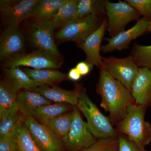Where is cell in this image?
<instances>
[{
    "label": "cell",
    "mask_w": 151,
    "mask_h": 151,
    "mask_svg": "<svg viewBox=\"0 0 151 151\" xmlns=\"http://www.w3.org/2000/svg\"><path fill=\"white\" fill-rule=\"evenodd\" d=\"M96 91L101 96V105L109 113L113 125H116L124 119L129 106L136 103L131 90L110 75L102 66Z\"/></svg>",
    "instance_id": "obj_1"
},
{
    "label": "cell",
    "mask_w": 151,
    "mask_h": 151,
    "mask_svg": "<svg viewBox=\"0 0 151 151\" xmlns=\"http://www.w3.org/2000/svg\"><path fill=\"white\" fill-rule=\"evenodd\" d=\"M147 108L136 103L132 104L124 119L116 125L118 133L126 135L140 148L145 149L151 142V125L145 120Z\"/></svg>",
    "instance_id": "obj_2"
},
{
    "label": "cell",
    "mask_w": 151,
    "mask_h": 151,
    "mask_svg": "<svg viewBox=\"0 0 151 151\" xmlns=\"http://www.w3.org/2000/svg\"><path fill=\"white\" fill-rule=\"evenodd\" d=\"M77 107L86 117L90 132L97 139L118 138L119 133L113 128L109 118L100 112L82 87L79 93Z\"/></svg>",
    "instance_id": "obj_3"
},
{
    "label": "cell",
    "mask_w": 151,
    "mask_h": 151,
    "mask_svg": "<svg viewBox=\"0 0 151 151\" xmlns=\"http://www.w3.org/2000/svg\"><path fill=\"white\" fill-rule=\"evenodd\" d=\"M104 19H100L99 16L92 14L76 19L61 27L55 37L59 40L71 41L79 44L100 27Z\"/></svg>",
    "instance_id": "obj_4"
},
{
    "label": "cell",
    "mask_w": 151,
    "mask_h": 151,
    "mask_svg": "<svg viewBox=\"0 0 151 151\" xmlns=\"http://www.w3.org/2000/svg\"><path fill=\"white\" fill-rule=\"evenodd\" d=\"M106 9L107 29L111 37L125 31L129 23L139 19L141 16L139 13L126 1L112 3L106 0Z\"/></svg>",
    "instance_id": "obj_5"
},
{
    "label": "cell",
    "mask_w": 151,
    "mask_h": 151,
    "mask_svg": "<svg viewBox=\"0 0 151 151\" xmlns=\"http://www.w3.org/2000/svg\"><path fill=\"white\" fill-rule=\"evenodd\" d=\"M73 122L70 131L62 140L69 150L79 151L89 147L97 139L91 133L87 123L82 120L77 106L73 107Z\"/></svg>",
    "instance_id": "obj_6"
},
{
    "label": "cell",
    "mask_w": 151,
    "mask_h": 151,
    "mask_svg": "<svg viewBox=\"0 0 151 151\" xmlns=\"http://www.w3.org/2000/svg\"><path fill=\"white\" fill-rule=\"evenodd\" d=\"M103 67L112 77L132 90L139 72V66L131 55L124 58L102 56Z\"/></svg>",
    "instance_id": "obj_7"
},
{
    "label": "cell",
    "mask_w": 151,
    "mask_h": 151,
    "mask_svg": "<svg viewBox=\"0 0 151 151\" xmlns=\"http://www.w3.org/2000/svg\"><path fill=\"white\" fill-rule=\"evenodd\" d=\"M3 61L6 68L24 66L35 69H57L62 65L58 58L39 49L28 54L21 53Z\"/></svg>",
    "instance_id": "obj_8"
},
{
    "label": "cell",
    "mask_w": 151,
    "mask_h": 151,
    "mask_svg": "<svg viewBox=\"0 0 151 151\" xmlns=\"http://www.w3.org/2000/svg\"><path fill=\"white\" fill-rule=\"evenodd\" d=\"M55 28L51 20L35 22L31 27L30 38L32 43L37 49L59 58L60 53L54 40Z\"/></svg>",
    "instance_id": "obj_9"
},
{
    "label": "cell",
    "mask_w": 151,
    "mask_h": 151,
    "mask_svg": "<svg viewBox=\"0 0 151 151\" xmlns=\"http://www.w3.org/2000/svg\"><path fill=\"white\" fill-rule=\"evenodd\" d=\"M24 120L34 140L42 151H63L62 139L55 135L34 117H24Z\"/></svg>",
    "instance_id": "obj_10"
},
{
    "label": "cell",
    "mask_w": 151,
    "mask_h": 151,
    "mask_svg": "<svg viewBox=\"0 0 151 151\" xmlns=\"http://www.w3.org/2000/svg\"><path fill=\"white\" fill-rule=\"evenodd\" d=\"M150 23V21L143 17L138 20L137 23L129 29L120 33L114 37L105 39L108 43L101 46V51L107 53L116 50L128 49L132 40L147 32Z\"/></svg>",
    "instance_id": "obj_11"
},
{
    "label": "cell",
    "mask_w": 151,
    "mask_h": 151,
    "mask_svg": "<svg viewBox=\"0 0 151 151\" xmlns=\"http://www.w3.org/2000/svg\"><path fill=\"white\" fill-rule=\"evenodd\" d=\"M25 38L19 26H8L0 38V57L2 60L21 53L24 49Z\"/></svg>",
    "instance_id": "obj_12"
},
{
    "label": "cell",
    "mask_w": 151,
    "mask_h": 151,
    "mask_svg": "<svg viewBox=\"0 0 151 151\" xmlns=\"http://www.w3.org/2000/svg\"><path fill=\"white\" fill-rule=\"evenodd\" d=\"M107 27L108 19L105 18L100 27L88 36L83 42L77 45L86 54L85 61L92 66L96 65L100 69L103 66L100 52L101 42Z\"/></svg>",
    "instance_id": "obj_13"
},
{
    "label": "cell",
    "mask_w": 151,
    "mask_h": 151,
    "mask_svg": "<svg viewBox=\"0 0 151 151\" xmlns=\"http://www.w3.org/2000/svg\"><path fill=\"white\" fill-rule=\"evenodd\" d=\"M82 87L81 84L75 83L73 90H66L55 85H40L29 90L36 92L52 102L68 103L74 106H77Z\"/></svg>",
    "instance_id": "obj_14"
},
{
    "label": "cell",
    "mask_w": 151,
    "mask_h": 151,
    "mask_svg": "<svg viewBox=\"0 0 151 151\" xmlns=\"http://www.w3.org/2000/svg\"><path fill=\"white\" fill-rule=\"evenodd\" d=\"M132 96L136 103L151 108V71L140 68L132 86Z\"/></svg>",
    "instance_id": "obj_15"
},
{
    "label": "cell",
    "mask_w": 151,
    "mask_h": 151,
    "mask_svg": "<svg viewBox=\"0 0 151 151\" xmlns=\"http://www.w3.org/2000/svg\"><path fill=\"white\" fill-rule=\"evenodd\" d=\"M39 0H22L1 11L3 19L8 26H16L31 17L34 7Z\"/></svg>",
    "instance_id": "obj_16"
},
{
    "label": "cell",
    "mask_w": 151,
    "mask_h": 151,
    "mask_svg": "<svg viewBox=\"0 0 151 151\" xmlns=\"http://www.w3.org/2000/svg\"><path fill=\"white\" fill-rule=\"evenodd\" d=\"M17 102L18 111L24 117H34L40 107L53 103L40 94L29 90L18 92Z\"/></svg>",
    "instance_id": "obj_17"
},
{
    "label": "cell",
    "mask_w": 151,
    "mask_h": 151,
    "mask_svg": "<svg viewBox=\"0 0 151 151\" xmlns=\"http://www.w3.org/2000/svg\"><path fill=\"white\" fill-rule=\"evenodd\" d=\"M16 91L6 81L0 83V119L1 121L18 113Z\"/></svg>",
    "instance_id": "obj_18"
},
{
    "label": "cell",
    "mask_w": 151,
    "mask_h": 151,
    "mask_svg": "<svg viewBox=\"0 0 151 151\" xmlns=\"http://www.w3.org/2000/svg\"><path fill=\"white\" fill-rule=\"evenodd\" d=\"M29 76L33 79L38 86L47 85L53 86L67 79L68 75L57 69H30L24 68L22 69Z\"/></svg>",
    "instance_id": "obj_19"
},
{
    "label": "cell",
    "mask_w": 151,
    "mask_h": 151,
    "mask_svg": "<svg viewBox=\"0 0 151 151\" xmlns=\"http://www.w3.org/2000/svg\"><path fill=\"white\" fill-rule=\"evenodd\" d=\"M67 0H39L33 9L31 17L36 22L51 20Z\"/></svg>",
    "instance_id": "obj_20"
},
{
    "label": "cell",
    "mask_w": 151,
    "mask_h": 151,
    "mask_svg": "<svg viewBox=\"0 0 151 151\" xmlns=\"http://www.w3.org/2000/svg\"><path fill=\"white\" fill-rule=\"evenodd\" d=\"M4 74L7 82L17 92L22 89L29 90L38 86L35 81L30 78L19 66L6 68Z\"/></svg>",
    "instance_id": "obj_21"
},
{
    "label": "cell",
    "mask_w": 151,
    "mask_h": 151,
    "mask_svg": "<svg viewBox=\"0 0 151 151\" xmlns=\"http://www.w3.org/2000/svg\"><path fill=\"white\" fill-rule=\"evenodd\" d=\"M70 106L73 105L64 103L43 105L37 110L34 117L44 125L57 117L68 113Z\"/></svg>",
    "instance_id": "obj_22"
},
{
    "label": "cell",
    "mask_w": 151,
    "mask_h": 151,
    "mask_svg": "<svg viewBox=\"0 0 151 151\" xmlns=\"http://www.w3.org/2000/svg\"><path fill=\"white\" fill-rule=\"evenodd\" d=\"M78 0H67L51 19L55 28L62 27L76 19Z\"/></svg>",
    "instance_id": "obj_23"
},
{
    "label": "cell",
    "mask_w": 151,
    "mask_h": 151,
    "mask_svg": "<svg viewBox=\"0 0 151 151\" xmlns=\"http://www.w3.org/2000/svg\"><path fill=\"white\" fill-rule=\"evenodd\" d=\"M106 0H79L77 5L76 19L94 14L100 16L106 15Z\"/></svg>",
    "instance_id": "obj_24"
},
{
    "label": "cell",
    "mask_w": 151,
    "mask_h": 151,
    "mask_svg": "<svg viewBox=\"0 0 151 151\" xmlns=\"http://www.w3.org/2000/svg\"><path fill=\"white\" fill-rule=\"evenodd\" d=\"M73 120L72 110V112L63 114L44 125L52 134L62 139L70 131Z\"/></svg>",
    "instance_id": "obj_25"
},
{
    "label": "cell",
    "mask_w": 151,
    "mask_h": 151,
    "mask_svg": "<svg viewBox=\"0 0 151 151\" xmlns=\"http://www.w3.org/2000/svg\"><path fill=\"white\" fill-rule=\"evenodd\" d=\"M24 122V117L18 113L1 121L0 137L9 138L17 142L19 132Z\"/></svg>",
    "instance_id": "obj_26"
},
{
    "label": "cell",
    "mask_w": 151,
    "mask_h": 151,
    "mask_svg": "<svg viewBox=\"0 0 151 151\" xmlns=\"http://www.w3.org/2000/svg\"><path fill=\"white\" fill-rule=\"evenodd\" d=\"M131 55L139 67L145 68L151 71V45L135 43L131 50Z\"/></svg>",
    "instance_id": "obj_27"
},
{
    "label": "cell",
    "mask_w": 151,
    "mask_h": 151,
    "mask_svg": "<svg viewBox=\"0 0 151 151\" xmlns=\"http://www.w3.org/2000/svg\"><path fill=\"white\" fill-rule=\"evenodd\" d=\"M17 144L19 151H42L34 140L24 122L19 132Z\"/></svg>",
    "instance_id": "obj_28"
},
{
    "label": "cell",
    "mask_w": 151,
    "mask_h": 151,
    "mask_svg": "<svg viewBox=\"0 0 151 151\" xmlns=\"http://www.w3.org/2000/svg\"><path fill=\"white\" fill-rule=\"evenodd\" d=\"M118 138H103L97 139L93 145L79 151H119Z\"/></svg>",
    "instance_id": "obj_29"
},
{
    "label": "cell",
    "mask_w": 151,
    "mask_h": 151,
    "mask_svg": "<svg viewBox=\"0 0 151 151\" xmlns=\"http://www.w3.org/2000/svg\"><path fill=\"white\" fill-rule=\"evenodd\" d=\"M130 6L136 9L143 17L151 20V0H126Z\"/></svg>",
    "instance_id": "obj_30"
},
{
    "label": "cell",
    "mask_w": 151,
    "mask_h": 151,
    "mask_svg": "<svg viewBox=\"0 0 151 151\" xmlns=\"http://www.w3.org/2000/svg\"><path fill=\"white\" fill-rule=\"evenodd\" d=\"M118 139L119 142V151H147L145 149L140 148L124 134L119 133Z\"/></svg>",
    "instance_id": "obj_31"
},
{
    "label": "cell",
    "mask_w": 151,
    "mask_h": 151,
    "mask_svg": "<svg viewBox=\"0 0 151 151\" xmlns=\"http://www.w3.org/2000/svg\"><path fill=\"white\" fill-rule=\"evenodd\" d=\"M0 151H19L17 142L9 138L0 137Z\"/></svg>",
    "instance_id": "obj_32"
},
{
    "label": "cell",
    "mask_w": 151,
    "mask_h": 151,
    "mask_svg": "<svg viewBox=\"0 0 151 151\" xmlns=\"http://www.w3.org/2000/svg\"><path fill=\"white\" fill-rule=\"evenodd\" d=\"M76 68L82 76H86L90 72L93 66L90 65L86 61L79 62L76 66Z\"/></svg>",
    "instance_id": "obj_33"
},
{
    "label": "cell",
    "mask_w": 151,
    "mask_h": 151,
    "mask_svg": "<svg viewBox=\"0 0 151 151\" xmlns=\"http://www.w3.org/2000/svg\"><path fill=\"white\" fill-rule=\"evenodd\" d=\"M81 76H82L80 74L76 68H71L69 70L68 74V78L73 81H78L81 78Z\"/></svg>",
    "instance_id": "obj_34"
},
{
    "label": "cell",
    "mask_w": 151,
    "mask_h": 151,
    "mask_svg": "<svg viewBox=\"0 0 151 151\" xmlns=\"http://www.w3.org/2000/svg\"><path fill=\"white\" fill-rule=\"evenodd\" d=\"M16 1H1L0 2V10L1 11L4 10L9 7L12 6L16 3Z\"/></svg>",
    "instance_id": "obj_35"
},
{
    "label": "cell",
    "mask_w": 151,
    "mask_h": 151,
    "mask_svg": "<svg viewBox=\"0 0 151 151\" xmlns=\"http://www.w3.org/2000/svg\"><path fill=\"white\" fill-rule=\"evenodd\" d=\"M147 32L151 33V20L150 21V24H149V27L148 28Z\"/></svg>",
    "instance_id": "obj_36"
}]
</instances>
